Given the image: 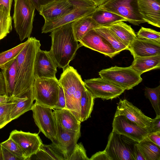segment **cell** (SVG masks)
I'll return each instance as SVG.
<instances>
[{"mask_svg": "<svg viewBox=\"0 0 160 160\" xmlns=\"http://www.w3.org/2000/svg\"><path fill=\"white\" fill-rule=\"evenodd\" d=\"M40 148L46 152L52 160H65L62 154L51 144L46 145L42 143Z\"/></svg>", "mask_w": 160, "mask_h": 160, "instance_id": "74e56055", "label": "cell"}, {"mask_svg": "<svg viewBox=\"0 0 160 160\" xmlns=\"http://www.w3.org/2000/svg\"><path fill=\"white\" fill-rule=\"evenodd\" d=\"M74 8L68 0H54L42 7L39 12L45 21H52L69 12Z\"/></svg>", "mask_w": 160, "mask_h": 160, "instance_id": "d6986e66", "label": "cell"}, {"mask_svg": "<svg viewBox=\"0 0 160 160\" xmlns=\"http://www.w3.org/2000/svg\"><path fill=\"white\" fill-rule=\"evenodd\" d=\"M54 110L55 119L62 128L72 132L80 130L81 122L71 111L66 108Z\"/></svg>", "mask_w": 160, "mask_h": 160, "instance_id": "44dd1931", "label": "cell"}, {"mask_svg": "<svg viewBox=\"0 0 160 160\" xmlns=\"http://www.w3.org/2000/svg\"><path fill=\"white\" fill-rule=\"evenodd\" d=\"M112 132L122 134L138 142L149 133L148 128H142L122 115L114 116Z\"/></svg>", "mask_w": 160, "mask_h": 160, "instance_id": "7c38bea8", "label": "cell"}, {"mask_svg": "<svg viewBox=\"0 0 160 160\" xmlns=\"http://www.w3.org/2000/svg\"><path fill=\"white\" fill-rule=\"evenodd\" d=\"M137 143L126 136L112 131L104 150L110 160H133L132 152Z\"/></svg>", "mask_w": 160, "mask_h": 160, "instance_id": "9c48e42d", "label": "cell"}, {"mask_svg": "<svg viewBox=\"0 0 160 160\" xmlns=\"http://www.w3.org/2000/svg\"><path fill=\"white\" fill-rule=\"evenodd\" d=\"M93 29L102 36L118 54L123 50H127L128 47L107 28L100 26Z\"/></svg>", "mask_w": 160, "mask_h": 160, "instance_id": "f546056e", "label": "cell"}, {"mask_svg": "<svg viewBox=\"0 0 160 160\" xmlns=\"http://www.w3.org/2000/svg\"><path fill=\"white\" fill-rule=\"evenodd\" d=\"M84 83L95 98L112 100L119 97L125 90L101 77L85 80Z\"/></svg>", "mask_w": 160, "mask_h": 160, "instance_id": "8fae6325", "label": "cell"}, {"mask_svg": "<svg viewBox=\"0 0 160 160\" xmlns=\"http://www.w3.org/2000/svg\"><path fill=\"white\" fill-rule=\"evenodd\" d=\"M127 50L134 58L160 54V42L137 37Z\"/></svg>", "mask_w": 160, "mask_h": 160, "instance_id": "ac0fdd59", "label": "cell"}, {"mask_svg": "<svg viewBox=\"0 0 160 160\" xmlns=\"http://www.w3.org/2000/svg\"><path fill=\"white\" fill-rule=\"evenodd\" d=\"M34 100L32 97L12 98L10 114L11 120L16 119L25 112L31 110Z\"/></svg>", "mask_w": 160, "mask_h": 160, "instance_id": "d4e9b609", "label": "cell"}, {"mask_svg": "<svg viewBox=\"0 0 160 160\" xmlns=\"http://www.w3.org/2000/svg\"><path fill=\"white\" fill-rule=\"evenodd\" d=\"M157 0L160 2V0Z\"/></svg>", "mask_w": 160, "mask_h": 160, "instance_id": "f5cc1de1", "label": "cell"}, {"mask_svg": "<svg viewBox=\"0 0 160 160\" xmlns=\"http://www.w3.org/2000/svg\"><path fill=\"white\" fill-rule=\"evenodd\" d=\"M35 9L30 0H14V26L21 42L30 37Z\"/></svg>", "mask_w": 160, "mask_h": 160, "instance_id": "277c9868", "label": "cell"}, {"mask_svg": "<svg viewBox=\"0 0 160 160\" xmlns=\"http://www.w3.org/2000/svg\"><path fill=\"white\" fill-rule=\"evenodd\" d=\"M27 42V40L12 48L0 53V68L1 69L16 58Z\"/></svg>", "mask_w": 160, "mask_h": 160, "instance_id": "4dcf8cb0", "label": "cell"}, {"mask_svg": "<svg viewBox=\"0 0 160 160\" xmlns=\"http://www.w3.org/2000/svg\"><path fill=\"white\" fill-rule=\"evenodd\" d=\"M122 115L140 127L148 128L152 119L126 99H120L114 116Z\"/></svg>", "mask_w": 160, "mask_h": 160, "instance_id": "9a60e30c", "label": "cell"}, {"mask_svg": "<svg viewBox=\"0 0 160 160\" xmlns=\"http://www.w3.org/2000/svg\"><path fill=\"white\" fill-rule=\"evenodd\" d=\"M98 7L117 14L134 25L146 22L139 12L138 0H107Z\"/></svg>", "mask_w": 160, "mask_h": 160, "instance_id": "ba28073f", "label": "cell"}, {"mask_svg": "<svg viewBox=\"0 0 160 160\" xmlns=\"http://www.w3.org/2000/svg\"><path fill=\"white\" fill-rule=\"evenodd\" d=\"M112 58L118 53L106 40L93 29L82 37L79 44Z\"/></svg>", "mask_w": 160, "mask_h": 160, "instance_id": "2e32d148", "label": "cell"}, {"mask_svg": "<svg viewBox=\"0 0 160 160\" xmlns=\"http://www.w3.org/2000/svg\"><path fill=\"white\" fill-rule=\"evenodd\" d=\"M34 155L37 156L36 159L52 160L50 157L46 152L40 148L37 152Z\"/></svg>", "mask_w": 160, "mask_h": 160, "instance_id": "7dc6e473", "label": "cell"}, {"mask_svg": "<svg viewBox=\"0 0 160 160\" xmlns=\"http://www.w3.org/2000/svg\"><path fill=\"white\" fill-rule=\"evenodd\" d=\"M139 11L145 22L160 27V2L157 0H138Z\"/></svg>", "mask_w": 160, "mask_h": 160, "instance_id": "ffe728a7", "label": "cell"}, {"mask_svg": "<svg viewBox=\"0 0 160 160\" xmlns=\"http://www.w3.org/2000/svg\"><path fill=\"white\" fill-rule=\"evenodd\" d=\"M148 130L149 133L160 131V117H156L152 119Z\"/></svg>", "mask_w": 160, "mask_h": 160, "instance_id": "ab89813d", "label": "cell"}, {"mask_svg": "<svg viewBox=\"0 0 160 160\" xmlns=\"http://www.w3.org/2000/svg\"><path fill=\"white\" fill-rule=\"evenodd\" d=\"M134 59L131 66L140 75L149 71L160 68V54Z\"/></svg>", "mask_w": 160, "mask_h": 160, "instance_id": "603a6c76", "label": "cell"}, {"mask_svg": "<svg viewBox=\"0 0 160 160\" xmlns=\"http://www.w3.org/2000/svg\"><path fill=\"white\" fill-rule=\"evenodd\" d=\"M100 77L126 90L132 89L142 81L141 75L131 66H116L104 69L98 72Z\"/></svg>", "mask_w": 160, "mask_h": 160, "instance_id": "8992f818", "label": "cell"}, {"mask_svg": "<svg viewBox=\"0 0 160 160\" xmlns=\"http://www.w3.org/2000/svg\"><path fill=\"white\" fill-rule=\"evenodd\" d=\"M56 140L51 144L62 154L65 160H68L81 136L80 130L76 132L67 131L62 128L56 121Z\"/></svg>", "mask_w": 160, "mask_h": 160, "instance_id": "5bb4252c", "label": "cell"}, {"mask_svg": "<svg viewBox=\"0 0 160 160\" xmlns=\"http://www.w3.org/2000/svg\"><path fill=\"white\" fill-rule=\"evenodd\" d=\"M137 37L160 42V32L151 28L142 27L136 34Z\"/></svg>", "mask_w": 160, "mask_h": 160, "instance_id": "d590c367", "label": "cell"}, {"mask_svg": "<svg viewBox=\"0 0 160 160\" xmlns=\"http://www.w3.org/2000/svg\"><path fill=\"white\" fill-rule=\"evenodd\" d=\"M38 134L14 130L11 132L9 138L20 147L25 160H29L39 150L42 143Z\"/></svg>", "mask_w": 160, "mask_h": 160, "instance_id": "4fadbf2b", "label": "cell"}, {"mask_svg": "<svg viewBox=\"0 0 160 160\" xmlns=\"http://www.w3.org/2000/svg\"><path fill=\"white\" fill-rule=\"evenodd\" d=\"M58 81L63 89L66 108L71 111L79 120L80 100L86 88L84 82L77 70L69 65L63 70Z\"/></svg>", "mask_w": 160, "mask_h": 160, "instance_id": "3957f363", "label": "cell"}, {"mask_svg": "<svg viewBox=\"0 0 160 160\" xmlns=\"http://www.w3.org/2000/svg\"><path fill=\"white\" fill-rule=\"evenodd\" d=\"M57 67L49 51L40 49L37 53L34 63L35 78H55Z\"/></svg>", "mask_w": 160, "mask_h": 160, "instance_id": "e0dca14e", "label": "cell"}, {"mask_svg": "<svg viewBox=\"0 0 160 160\" xmlns=\"http://www.w3.org/2000/svg\"><path fill=\"white\" fill-rule=\"evenodd\" d=\"M68 0L74 7L73 10L57 19L45 21L42 28V33L51 32L63 25L72 22L83 17L91 15L98 7L91 0Z\"/></svg>", "mask_w": 160, "mask_h": 160, "instance_id": "5b68a950", "label": "cell"}, {"mask_svg": "<svg viewBox=\"0 0 160 160\" xmlns=\"http://www.w3.org/2000/svg\"><path fill=\"white\" fill-rule=\"evenodd\" d=\"M3 147L14 156L21 160H25L23 153L19 146L12 139L10 138L0 143Z\"/></svg>", "mask_w": 160, "mask_h": 160, "instance_id": "e575fe53", "label": "cell"}, {"mask_svg": "<svg viewBox=\"0 0 160 160\" xmlns=\"http://www.w3.org/2000/svg\"><path fill=\"white\" fill-rule=\"evenodd\" d=\"M52 109L35 102L31 110L34 121L39 131L53 142L56 140L57 125Z\"/></svg>", "mask_w": 160, "mask_h": 160, "instance_id": "30bf717a", "label": "cell"}, {"mask_svg": "<svg viewBox=\"0 0 160 160\" xmlns=\"http://www.w3.org/2000/svg\"><path fill=\"white\" fill-rule=\"evenodd\" d=\"M145 96L150 101L156 114V117H160V85L154 88L146 87Z\"/></svg>", "mask_w": 160, "mask_h": 160, "instance_id": "d6a6232c", "label": "cell"}, {"mask_svg": "<svg viewBox=\"0 0 160 160\" xmlns=\"http://www.w3.org/2000/svg\"><path fill=\"white\" fill-rule=\"evenodd\" d=\"M17 60L15 59L2 69L4 78L7 95L13 97L16 75Z\"/></svg>", "mask_w": 160, "mask_h": 160, "instance_id": "83f0119b", "label": "cell"}, {"mask_svg": "<svg viewBox=\"0 0 160 160\" xmlns=\"http://www.w3.org/2000/svg\"><path fill=\"white\" fill-rule=\"evenodd\" d=\"M66 108L65 97L62 87L60 84L58 101L53 110Z\"/></svg>", "mask_w": 160, "mask_h": 160, "instance_id": "f35d334b", "label": "cell"}, {"mask_svg": "<svg viewBox=\"0 0 160 160\" xmlns=\"http://www.w3.org/2000/svg\"><path fill=\"white\" fill-rule=\"evenodd\" d=\"M146 138L149 140L160 147V131L149 133Z\"/></svg>", "mask_w": 160, "mask_h": 160, "instance_id": "b9f144b4", "label": "cell"}, {"mask_svg": "<svg viewBox=\"0 0 160 160\" xmlns=\"http://www.w3.org/2000/svg\"><path fill=\"white\" fill-rule=\"evenodd\" d=\"M12 0H0V7H2L6 11L10 13L11 9Z\"/></svg>", "mask_w": 160, "mask_h": 160, "instance_id": "c3c4849f", "label": "cell"}, {"mask_svg": "<svg viewBox=\"0 0 160 160\" xmlns=\"http://www.w3.org/2000/svg\"><path fill=\"white\" fill-rule=\"evenodd\" d=\"M34 7L39 12L43 6L54 0H30Z\"/></svg>", "mask_w": 160, "mask_h": 160, "instance_id": "60d3db41", "label": "cell"}, {"mask_svg": "<svg viewBox=\"0 0 160 160\" xmlns=\"http://www.w3.org/2000/svg\"><path fill=\"white\" fill-rule=\"evenodd\" d=\"M98 7L107 0H91Z\"/></svg>", "mask_w": 160, "mask_h": 160, "instance_id": "f907efd6", "label": "cell"}, {"mask_svg": "<svg viewBox=\"0 0 160 160\" xmlns=\"http://www.w3.org/2000/svg\"><path fill=\"white\" fill-rule=\"evenodd\" d=\"M2 150L3 160H21L2 146Z\"/></svg>", "mask_w": 160, "mask_h": 160, "instance_id": "ee69618b", "label": "cell"}, {"mask_svg": "<svg viewBox=\"0 0 160 160\" xmlns=\"http://www.w3.org/2000/svg\"><path fill=\"white\" fill-rule=\"evenodd\" d=\"M60 84L56 78H35L33 94L34 100L39 104L53 109L57 104Z\"/></svg>", "mask_w": 160, "mask_h": 160, "instance_id": "52a82bcc", "label": "cell"}, {"mask_svg": "<svg viewBox=\"0 0 160 160\" xmlns=\"http://www.w3.org/2000/svg\"><path fill=\"white\" fill-rule=\"evenodd\" d=\"M68 160H89L81 142L76 144Z\"/></svg>", "mask_w": 160, "mask_h": 160, "instance_id": "8d00e7d4", "label": "cell"}, {"mask_svg": "<svg viewBox=\"0 0 160 160\" xmlns=\"http://www.w3.org/2000/svg\"><path fill=\"white\" fill-rule=\"evenodd\" d=\"M137 143L134 145L132 152L133 160H145L142 153L138 147Z\"/></svg>", "mask_w": 160, "mask_h": 160, "instance_id": "f6af8a7d", "label": "cell"}, {"mask_svg": "<svg viewBox=\"0 0 160 160\" xmlns=\"http://www.w3.org/2000/svg\"><path fill=\"white\" fill-rule=\"evenodd\" d=\"M27 40L26 44L16 58V75L12 98L28 97L34 98V63L41 44L40 41L34 37H30Z\"/></svg>", "mask_w": 160, "mask_h": 160, "instance_id": "6da1fadb", "label": "cell"}, {"mask_svg": "<svg viewBox=\"0 0 160 160\" xmlns=\"http://www.w3.org/2000/svg\"><path fill=\"white\" fill-rule=\"evenodd\" d=\"M95 98L86 88L83 91L80 100V111L79 120L81 122L86 120L91 117L93 110Z\"/></svg>", "mask_w": 160, "mask_h": 160, "instance_id": "4316f807", "label": "cell"}, {"mask_svg": "<svg viewBox=\"0 0 160 160\" xmlns=\"http://www.w3.org/2000/svg\"><path fill=\"white\" fill-rule=\"evenodd\" d=\"M12 98L6 95H0V104L12 102Z\"/></svg>", "mask_w": 160, "mask_h": 160, "instance_id": "681fc988", "label": "cell"}, {"mask_svg": "<svg viewBox=\"0 0 160 160\" xmlns=\"http://www.w3.org/2000/svg\"><path fill=\"white\" fill-rule=\"evenodd\" d=\"M0 160H3L2 150V146L1 143H0Z\"/></svg>", "mask_w": 160, "mask_h": 160, "instance_id": "816d5d0a", "label": "cell"}, {"mask_svg": "<svg viewBox=\"0 0 160 160\" xmlns=\"http://www.w3.org/2000/svg\"><path fill=\"white\" fill-rule=\"evenodd\" d=\"M110 160L105 151L98 152L93 155L89 160Z\"/></svg>", "mask_w": 160, "mask_h": 160, "instance_id": "7bdbcfd3", "label": "cell"}, {"mask_svg": "<svg viewBox=\"0 0 160 160\" xmlns=\"http://www.w3.org/2000/svg\"><path fill=\"white\" fill-rule=\"evenodd\" d=\"M112 31L128 48L137 37L130 25L123 21H119L105 27Z\"/></svg>", "mask_w": 160, "mask_h": 160, "instance_id": "7402d4cb", "label": "cell"}, {"mask_svg": "<svg viewBox=\"0 0 160 160\" xmlns=\"http://www.w3.org/2000/svg\"><path fill=\"white\" fill-rule=\"evenodd\" d=\"M137 144L145 160H160V147L146 137Z\"/></svg>", "mask_w": 160, "mask_h": 160, "instance_id": "f1b7e54d", "label": "cell"}, {"mask_svg": "<svg viewBox=\"0 0 160 160\" xmlns=\"http://www.w3.org/2000/svg\"><path fill=\"white\" fill-rule=\"evenodd\" d=\"M12 30V18L2 7H0V40L4 38Z\"/></svg>", "mask_w": 160, "mask_h": 160, "instance_id": "1f68e13d", "label": "cell"}, {"mask_svg": "<svg viewBox=\"0 0 160 160\" xmlns=\"http://www.w3.org/2000/svg\"><path fill=\"white\" fill-rule=\"evenodd\" d=\"M7 95L5 82L3 75L0 71V95Z\"/></svg>", "mask_w": 160, "mask_h": 160, "instance_id": "bcb514c9", "label": "cell"}, {"mask_svg": "<svg viewBox=\"0 0 160 160\" xmlns=\"http://www.w3.org/2000/svg\"><path fill=\"white\" fill-rule=\"evenodd\" d=\"M91 17L100 26L106 27L119 21L126 22V19L123 17L98 7L92 13Z\"/></svg>", "mask_w": 160, "mask_h": 160, "instance_id": "484cf974", "label": "cell"}, {"mask_svg": "<svg viewBox=\"0 0 160 160\" xmlns=\"http://www.w3.org/2000/svg\"><path fill=\"white\" fill-rule=\"evenodd\" d=\"M91 15L83 17L72 22L73 33L78 42H80L84 36L89 30L100 27L92 18Z\"/></svg>", "mask_w": 160, "mask_h": 160, "instance_id": "cb8c5ba5", "label": "cell"}, {"mask_svg": "<svg viewBox=\"0 0 160 160\" xmlns=\"http://www.w3.org/2000/svg\"><path fill=\"white\" fill-rule=\"evenodd\" d=\"M49 35L52 45L49 51L58 67L65 69L75 58L80 48L73 32L72 22L61 26Z\"/></svg>", "mask_w": 160, "mask_h": 160, "instance_id": "7a4b0ae2", "label": "cell"}, {"mask_svg": "<svg viewBox=\"0 0 160 160\" xmlns=\"http://www.w3.org/2000/svg\"><path fill=\"white\" fill-rule=\"evenodd\" d=\"M12 102L0 104V129L12 121L10 114Z\"/></svg>", "mask_w": 160, "mask_h": 160, "instance_id": "836d02e7", "label": "cell"}]
</instances>
